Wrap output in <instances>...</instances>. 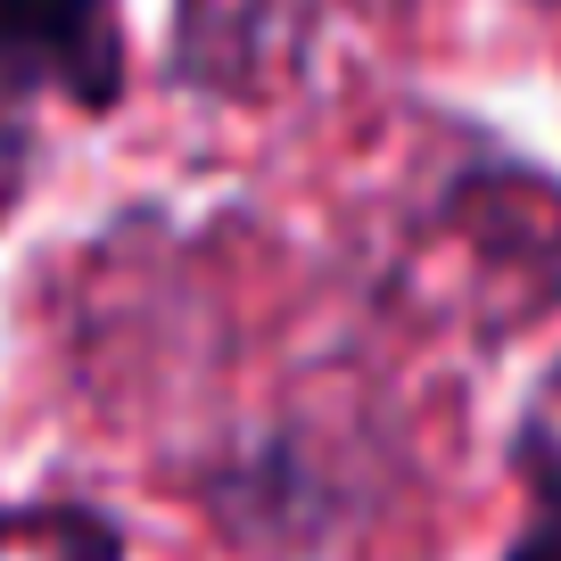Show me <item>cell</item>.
<instances>
[{"label":"cell","mask_w":561,"mask_h":561,"mask_svg":"<svg viewBox=\"0 0 561 561\" xmlns=\"http://www.w3.org/2000/svg\"><path fill=\"white\" fill-rule=\"evenodd\" d=\"M0 91H58L83 116L124 100L116 0H0Z\"/></svg>","instance_id":"obj_1"},{"label":"cell","mask_w":561,"mask_h":561,"mask_svg":"<svg viewBox=\"0 0 561 561\" xmlns=\"http://www.w3.org/2000/svg\"><path fill=\"white\" fill-rule=\"evenodd\" d=\"M520 479H528V520H520V537L504 545V561H561V430L528 421Z\"/></svg>","instance_id":"obj_2"},{"label":"cell","mask_w":561,"mask_h":561,"mask_svg":"<svg viewBox=\"0 0 561 561\" xmlns=\"http://www.w3.org/2000/svg\"><path fill=\"white\" fill-rule=\"evenodd\" d=\"M25 512H34L42 545H50L42 561H124V537L107 512H91V504H25Z\"/></svg>","instance_id":"obj_3"},{"label":"cell","mask_w":561,"mask_h":561,"mask_svg":"<svg viewBox=\"0 0 561 561\" xmlns=\"http://www.w3.org/2000/svg\"><path fill=\"white\" fill-rule=\"evenodd\" d=\"M25 174H34V140H25L18 124H0V215L25 198Z\"/></svg>","instance_id":"obj_4"}]
</instances>
